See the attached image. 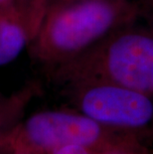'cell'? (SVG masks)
Returning <instances> with one entry per match:
<instances>
[{
	"label": "cell",
	"mask_w": 153,
	"mask_h": 154,
	"mask_svg": "<svg viewBox=\"0 0 153 154\" xmlns=\"http://www.w3.org/2000/svg\"><path fill=\"white\" fill-rule=\"evenodd\" d=\"M52 1H54V0H48V2H49V4H50V3H51ZM49 4H48V5H49Z\"/></svg>",
	"instance_id": "12"
},
{
	"label": "cell",
	"mask_w": 153,
	"mask_h": 154,
	"mask_svg": "<svg viewBox=\"0 0 153 154\" xmlns=\"http://www.w3.org/2000/svg\"><path fill=\"white\" fill-rule=\"evenodd\" d=\"M31 40L28 28L17 15L0 11V66L15 60Z\"/></svg>",
	"instance_id": "5"
},
{
	"label": "cell",
	"mask_w": 153,
	"mask_h": 154,
	"mask_svg": "<svg viewBox=\"0 0 153 154\" xmlns=\"http://www.w3.org/2000/svg\"><path fill=\"white\" fill-rule=\"evenodd\" d=\"M139 7L129 0H54L29 44L47 72L73 60L107 35L134 24Z\"/></svg>",
	"instance_id": "1"
},
{
	"label": "cell",
	"mask_w": 153,
	"mask_h": 154,
	"mask_svg": "<svg viewBox=\"0 0 153 154\" xmlns=\"http://www.w3.org/2000/svg\"><path fill=\"white\" fill-rule=\"evenodd\" d=\"M110 154H132V152H116V153H110Z\"/></svg>",
	"instance_id": "9"
},
{
	"label": "cell",
	"mask_w": 153,
	"mask_h": 154,
	"mask_svg": "<svg viewBox=\"0 0 153 154\" xmlns=\"http://www.w3.org/2000/svg\"><path fill=\"white\" fill-rule=\"evenodd\" d=\"M50 154H93L89 149L81 145H66L54 150Z\"/></svg>",
	"instance_id": "7"
},
{
	"label": "cell",
	"mask_w": 153,
	"mask_h": 154,
	"mask_svg": "<svg viewBox=\"0 0 153 154\" xmlns=\"http://www.w3.org/2000/svg\"><path fill=\"white\" fill-rule=\"evenodd\" d=\"M11 154H34V153H27V152H13Z\"/></svg>",
	"instance_id": "11"
},
{
	"label": "cell",
	"mask_w": 153,
	"mask_h": 154,
	"mask_svg": "<svg viewBox=\"0 0 153 154\" xmlns=\"http://www.w3.org/2000/svg\"><path fill=\"white\" fill-rule=\"evenodd\" d=\"M40 90L38 83L30 82L9 96L0 94V136L22 119L29 103L40 94Z\"/></svg>",
	"instance_id": "6"
},
{
	"label": "cell",
	"mask_w": 153,
	"mask_h": 154,
	"mask_svg": "<svg viewBox=\"0 0 153 154\" xmlns=\"http://www.w3.org/2000/svg\"><path fill=\"white\" fill-rule=\"evenodd\" d=\"M63 88L102 83L153 94V25L118 29L73 60L47 72Z\"/></svg>",
	"instance_id": "2"
},
{
	"label": "cell",
	"mask_w": 153,
	"mask_h": 154,
	"mask_svg": "<svg viewBox=\"0 0 153 154\" xmlns=\"http://www.w3.org/2000/svg\"><path fill=\"white\" fill-rule=\"evenodd\" d=\"M0 11L12 13V14H15L18 16L17 12L15 10V0H0Z\"/></svg>",
	"instance_id": "8"
},
{
	"label": "cell",
	"mask_w": 153,
	"mask_h": 154,
	"mask_svg": "<svg viewBox=\"0 0 153 154\" xmlns=\"http://www.w3.org/2000/svg\"><path fill=\"white\" fill-rule=\"evenodd\" d=\"M149 4H150L151 10H152V14H153V0H149Z\"/></svg>",
	"instance_id": "10"
},
{
	"label": "cell",
	"mask_w": 153,
	"mask_h": 154,
	"mask_svg": "<svg viewBox=\"0 0 153 154\" xmlns=\"http://www.w3.org/2000/svg\"><path fill=\"white\" fill-rule=\"evenodd\" d=\"M81 145L93 154L138 150L135 133L106 126L80 111L45 110L21 119L0 136V151L50 154Z\"/></svg>",
	"instance_id": "3"
},
{
	"label": "cell",
	"mask_w": 153,
	"mask_h": 154,
	"mask_svg": "<svg viewBox=\"0 0 153 154\" xmlns=\"http://www.w3.org/2000/svg\"><path fill=\"white\" fill-rule=\"evenodd\" d=\"M64 88L78 111L106 126L135 133L153 123V100L148 94L102 83Z\"/></svg>",
	"instance_id": "4"
}]
</instances>
